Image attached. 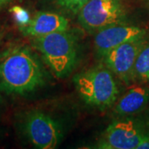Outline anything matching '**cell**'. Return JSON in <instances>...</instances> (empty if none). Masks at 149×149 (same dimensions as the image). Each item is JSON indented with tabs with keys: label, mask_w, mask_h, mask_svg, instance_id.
<instances>
[{
	"label": "cell",
	"mask_w": 149,
	"mask_h": 149,
	"mask_svg": "<svg viewBox=\"0 0 149 149\" xmlns=\"http://www.w3.org/2000/svg\"><path fill=\"white\" fill-rule=\"evenodd\" d=\"M45 81L42 65L29 48H14L0 61V91L8 95H29Z\"/></svg>",
	"instance_id": "obj_1"
},
{
	"label": "cell",
	"mask_w": 149,
	"mask_h": 149,
	"mask_svg": "<svg viewBox=\"0 0 149 149\" xmlns=\"http://www.w3.org/2000/svg\"><path fill=\"white\" fill-rule=\"evenodd\" d=\"M32 45L57 78L68 76L78 61V45L68 31L33 37Z\"/></svg>",
	"instance_id": "obj_2"
},
{
	"label": "cell",
	"mask_w": 149,
	"mask_h": 149,
	"mask_svg": "<svg viewBox=\"0 0 149 149\" xmlns=\"http://www.w3.org/2000/svg\"><path fill=\"white\" fill-rule=\"evenodd\" d=\"M73 83L86 104L104 110L117 100L118 89L113 73L105 65H96L75 74Z\"/></svg>",
	"instance_id": "obj_3"
},
{
	"label": "cell",
	"mask_w": 149,
	"mask_h": 149,
	"mask_svg": "<svg viewBox=\"0 0 149 149\" xmlns=\"http://www.w3.org/2000/svg\"><path fill=\"white\" fill-rule=\"evenodd\" d=\"M20 125L23 134L37 148L53 149L62 139L59 123L41 110L32 109L24 113Z\"/></svg>",
	"instance_id": "obj_4"
},
{
	"label": "cell",
	"mask_w": 149,
	"mask_h": 149,
	"mask_svg": "<svg viewBox=\"0 0 149 149\" xmlns=\"http://www.w3.org/2000/svg\"><path fill=\"white\" fill-rule=\"evenodd\" d=\"M125 16L121 0H90L78 13V21L84 29L98 32L123 22Z\"/></svg>",
	"instance_id": "obj_5"
},
{
	"label": "cell",
	"mask_w": 149,
	"mask_h": 149,
	"mask_svg": "<svg viewBox=\"0 0 149 149\" xmlns=\"http://www.w3.org/2000/svg\"><path fill=\"white\" fill-rule=\"evenodd\" d=\"M146 137L142 128L132 120H116L105 129L97 148L135 149Z\"/></svg>",
	"instance_id": "obj_6"
},
{
	"label": "cell",
	"mask_w": 149,
	"mask_h": 149,
	"mask_svg": "<svg viewBox=\"0 0 149 149\" xmlns=\"http://www.w3.org/2000/svg\"><path fill=\"white\" fill-rule=\"evenodd\" d=\"M143 39L129 41L111 50L103 57L104 65L123 82L133 80V69L137 56L143 47Z\"/></svg>",
	"instance_id": "obj_7"
},
{
	"label": "cell",
	"mask_w": 149,
	"mask_h": 149,
	"mask_svg": "<svg viewBox=\"0 0 149 149\" xmlns=\"http://www.w3.org/2000/svg\"><path fill=\"white\" fill-rule=\"evenodd\" d=\"M145 30L139 27L115 24L98 31L95 37V47L99 56L104 57L109 52L123 43L143 39Z\"/></svg>",
	"instance_id": "obj_8"
},
{
	"label": "cell",
	"mask_w": 149,
	"mask_h": 149,
	"mask_svg": "<svg viewBox=\"0 0 149 149\" xmlns=\"http://www.w3.org/2000/svg\"><path fill=\"white\" fill-rule=\"evenodd\" d=\"M69 29V21L64 16L53 12H38L28 24L20 27L27 37H40L53 32H65Z\"/></svg>",
	"instance_id": "obj_9"
},
{
	"label": "cell",
	"mask_w": 149,
	"mask_h": 149,
	"mask_svg": "<svg viewBox=\"0 0 149 149\" xmlns=\"http://www.w3.org/2000/svg\"><path fill=\"white\" fill-rule=\"evenodd\" d=\"M149 100V88L136 86L129 89L119 99L114 107L118 115L133 114L143 109Z\"/></svg>",
	"instance_id": "obj_10"
},
{
	"label": "cell",
	"mask_w": 149,
	"mask_h": 149,
	"mask_svg": "<svg viewBox=\"0 0 149 149\" xmlns=\"http://www.w3.org/2000/svg\"><path fill=\"white\" fill-rule=\"evenodd\" d=\"M133 79L149 81V44H144L137 56L133 69Z\"/></svg>",
	"instance_id": "obj_11"
},
{
	"label": "cell",
	"mask_w": 149,
	"mask_h": 149,
	"mask_svg": "<svg viewBox=\"0 0 149 149\" xmlns=\"http://www.w3.org/2000/svg\"><path fill=\"white\" fill-rule=\"evenodd\" d=\"M10 13L13 14L16 22L20 27H24L30 22V15L26 9L20 6H13L10 8Z\"/></svg>",
	"instance_id": "obj_12"
},
{
	"label": "cell",
	"mask_w": 149,
	"mask_h": 149,
	"mask_svg": "<svg viewBox=\"0 0 149 149\" xmlns=\"http://www.w3.org/2000/svg\"><path fill=\"white\" fill-rule=\"evenodd\" d=\"M89 1L90 0H56V3L65 10L73 13H78Z\"/></svg>",
	"instance_id": "obj_13"
},
{
	"label": "cell",
	"mask_w": 149,
	"mask_h": 149,
	"mask_svg": "<svg viewBox=\"0 0 149 149\" xmlns=\"http://www.w3.org/2000/svg\"><path fill=\"white\" fill-rule=\"evenodd\" d=\"M137 149H149V135H146L143 140L137 147Z\"/></svg>",
	"instance_id": "obj_14"
},
{
	"label": "cell",
	"mask_w": 149,
	"mask_h": 149,
	"mask_svg": "<svg viewBox=\"0 0 149 149\" xmlns=\"http://www.w3.org/2000/svg\"><path fill=\"white\" fill-rule=\"evenodd\" d=\"M10 1L11 0H0V9L3 8L7 4H8L10 3Z\"/></svg>",
	"instance_id": "obj_15"
},
{
	"label": "cell",
	"mask_w": 149,
	"mask_h": 149,
	"mask_svg": "<svg viewBox=\"0 0 149 149\" xmlns=\"http://www.w3.org/2000/svg\"><path fill=\"white\" fill-rule=\"evenodd\" d=\"M3 103V98H2V96H1V94H0V105H1V104Z\"/></svg>",
	"instance_id": "obj_16"
},
{
	"label": "cell",
	"mask_w": 149,
	"mask_h": 149,
	"mask_svg": "<svg viewBox=\"0 0 149 149\" xmlns=\"http://www.w3.org/2000/svg\"><path fill=\"white\" fill-rule=\"evenodd\" d=\"M0 39H1V32H0Z\"/></svg>",
	"instance_id": "obj_17"
}]
</instances>
